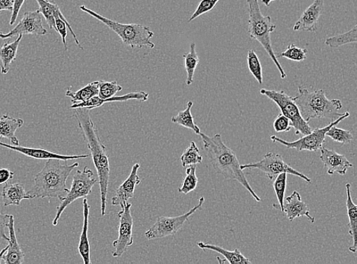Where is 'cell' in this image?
Segmentation results:
<instances>
[{
	"instance_id": "cell-1",
	"label": "cell",
	"mask_w": 357,
	"mask_h": 264,
	"mask_svg": "<svg viewBox=\"0 0 357 264\" xmlns=\"http://www.w3.org/2000/svg\"><path fill=\"white\" fill-rule=\"evenodd\" d=\"M74 110L73 116L77 121L78 127L92 155L93 162L98 173V181L100 186L101 214L102 216H105L110 183L109 156L107 153L106 146L98 135V129L91 118V111L85 108Z\"/></svg>"
},
{
	"instance_id": "cell-2",
	"label": "cell",
	"mask_w": 357,
	"mask_h": 264,
	"mask_svg": "<svg viewBox=\"0 0 357 264\" xmlns=\"http://www.w3.org/2000/svg\"><path fill=\"white\" fill-rule=\"evenodd\" d=\"M202 137L204 150L213 169L227 180H236L251 194L257 202L261 198L257 195L241 169V164L234 150L223 143L220 134L209 137L204 133L199 134Z\"/></svg>"
},
{
	"instance_id": "cell-3",
	"label": "cell",
	"mask_w": 357,
	"mask_h": 264,
	"mask_svg": "<svg viewBox=\"0 0 357 264\" xmlns=\"http://www.w3.org/2000/svg\"><path fill=\"white\" fill-rule=\"evenodd\" d=\"M60 160H48L34 179V186L28 192L34 198H58L61 200L68 192L66 181L70 173L79 166L78 162L63 164Z\"/></svg>"
},
{
	"instance_id": "cell-4",
	"label": "cell",
	"mask_w": 357,
	"mask_h": 264,
	"mask_svg": "<svg viewBox=\"0 0 357 264\" xmlns=\"http://www.w3.org/2000/svg\"><path fill=\"white\" fill-rule=\"evenodd\" d=\"M294 99L303 118L309 123L313 119H328L332 122L345 113H340L343 107L342 102L339 99L330 100L323 89L310 92L305 87L298 86V94Z\"/></svg>"
},
{
	"instance_id": "cell-5",
	"label": "cell",
	"mask_w": 357,
	"mask_h": 264,
	"mask_svg": "<svg viewBox=\"0 0 357 264\" xmlns=\"http://www.w3.org/2000/svg\"><path fill=\"white\" fill-rule=\"evenodd\" d=\"M248 5V28L249 37L255 39L261 45L268 53L271 59L275 63L281 79L287 77V73L279 63L278 57L273 52L271 45V33L277 29L276 24L272 22L270 15H264L260 9L259 0H247Z\"/></svg>"
},
{
	"instance_id": "cell-6",
	"label": "cell",
	"mask_w": 357,
	"mask_h": 264,
	"mask_svg": "<svg viewBox=\"0 0 357 264\" xmlns=\"http://www.w3.org/2000/svg\"><path fill=\"white\" fill-rule=\"evenodd\" d=\"M79 9L103 23L105 26L109 28L119 36L124 45L132 49L144 47L153 49L155 47L151 40L154 36V33L147 26L139 24H123L111 20L89 9L85 6H81Z\"/></svg>"
},
{
	"instance_id": "cell-7",
	"label": "cell",
	"mask_w": 357,
	"mask_h": 264,
	"mask_svg": "<svg viewBox=\"0 0 357 264\" xmlns=\"http://www.w3.org/2000/svg\"><path fill=\"white\" fill-rule=\"evenodd\" d=\"M98 183L94 173L88 167L82 170H77L73 178L71 188L68 193L61 198V203L57 206L56 216L53 220V226H56L58 221L61 219L64 210L80 198L87 197L92 193L93 188Z\"/></svg>"
},
{
	"instance_id": "cell-8",
	"label": "cell",
	"mask_w": 357,
	"mask_h": 264,
	"mask_svg": "<svg viewBox=\"0 0 357 264\" xmlns=\"http://www.w3.org/2000/svg\"><path fill=\"white\" fill-rule=\"evenodd\" d=\"M260 93L275 102L295 130L296 135H307L312 131L309 122L305 121L301 114L300 109L294 101V97L288 95L284 91H275L262 88Z\"/></svg>"
},
{
	"instance_id": "cell-9",
	"label": "cell",
	"mask_w": 357,
	"mask_h": 264,
	"mask_svg": "<svg viewBox=\"0 0 357 264\" xmlns=\"http://www.w3.org/2000/svg\"><path fill=\"white\" fill-rule=\"evenodd\" d=\"M350 116V113L345 112L343 116L332 121L325 127L317 128L312 130L310 134L303 136L294 142H287L276 136H271V139L273 143H280L288 148H294L297 151L317 152L321 150L324 143H326V133L328 130L338 125L340 122Z\"/></svg>"
},
{
	"instance_id": "cell-10",
	"label": "cell",
	"mask_w": 357,
	"mask_h": 264,
	"mask_svg": "<svg viewBox=\"0 0 357 264\" xmlns=\"http://www.w3.org/2000/svg\"><path fill=\"white\" fill-rule=\"evenodd\" d=\"M241 169L243 171L245 169L259 170L272 181L281 173H287V174L293 175L304 180L307 183L311 184L312 183L310 178L290 167L280 154L273 152L266 154L261 161L242 164Z\"/></svg>"
},
{
	"instance_id": "cell-11",
	"label": "cell",
	"mask_w": 357,
	"mask_h": 264,
	"mask_svg": "<svg viewBox=\"0 0 357 264\" xmlns=\"http://www.w3.org/2000/svg\"><path fill=\"white\" fill-rule=\"evenodd\" d=\"M204 203V197L202 196L195 208L183 214V215L174 217H158L154 225L146 231L145 233L146 238L149 239V240H153V239L162 238L176 235L178 231L184 226L189 218L192 217L197 210L202 208Z\"/></svg>"
},
{
	"instance_id": "cell-12",
	"label": "cell",
	"mask_w": 357,
	"mask_h": 264,
	"mask_svg": "<svg viewBox=\"0 0 357 264\" xmlns=\"http://www.w3.org/2000/svg\"><path fill=\"white\" fill-rule=\"evenodd\" d=\"M121 210L118 213L119 219V237L113 242L114 251V258H120L128 250V247L134 244V219L131 215L132 204L126 203L121 205Z\"/></svg>"
},
{
	"instance_id": "cell-13",
	"label": "cell",
	"mask_w": 357,
	"mask_h": 264,
	"mask_svg": "<svg viewBox=\"0 0 357 264\" xmlns=\"http://www.w3.org/2000/svg\"><path fill=\"white\" fill-rule=\"evenodd\" d=\"M47 34V31L43 26L41 13L36 10L24 13L17 26L10 32L3 33L0 31V39H10L24 35L44 36Z\"/></svg>"
},
{
	"instance_id": "cell-14",
	"label": "cell",
	"mask_w": 357,
	"mask_h": 264,
	"mask_svg": "<svg viewBox=\"0 0 357 264\" xmlns=\"http://www.w3.org/2000/svg\"><path fill=\"white\" fill-rule=\"evenodd\" d=\"M0 146L9 148V150L21 153L29 158L38 160H60L61 161L79 160L88 158L89 155H61L47 151L41 148H30L20 146H13L0 141Z\"/></svg>"
},
{
	"instance_id": "cell-15",
	"label": "cell",
	"mask_w": 357,
	"mask_h": 264,
	"mask_svg": "<svg viewBox=\"0 0 357 264\" xmlns=\"http://www.w3.org/2000/svg\"><path fill=\"white\" fill-rule=\"evenodd\" d=\"M148 98L149 94L147 93L142 92V91H140V92L128 93L121 96L114 95L107 99H102L96 95L90 98L89 100L85 102L73 104L70 107V109L74 110L76 109L85 108L92 111L93 109L100 108V107L103 106L105 103L123 102L129 100H137L141 102H145L148 100Z\"/></svg>"
},
{
	"instance_id": "cell-16",
	"label": "cell",
	"mask_w": 357,
	"mask_h": 264,
	"mask_svg": "<svg viewBox=\"0 0 357 264\" xmlns=\"http://www.w3.org/2000/svg\"><path fill=\"white\" fill-rule=\"evenodd\" d=\"M320 150V160L327 169L328 175L331 176L337 172L340 176H345L347 170L353 167V164L344 155L327 148L322 147Z\"/></svg>"
},
{
	"instance_id": "cell-17",
	"label": "cell",
	"mask_w": 357,
	"mask_h": 264,
	"mask_svg": "<svg viewBox=\"0 0 357 264\" xmlns=\"http://www.w3.org/2000/svg\"><path fill=\"white\" fill-rule=\"evenodd\" d=\"M139 168V164H135L132 167L128 178L116 189L112 200L113 205H121L126 203L131 198L135 197L136 187L141 183V180L137 175Z\"/></svg>"
},
{
	"instance_id": "cell-18",
	"label": "cell",
	"mask_w": 357,
	"mask_h": 264,
	"mask_svg": "<svg viewBox=\"0 0 357 264\" xmlns=\"http://www.w3.org/2000/svg\"><path fill=\"white\" fill-rule=\"evenodd\" d=\"M324 10V0H314L311 6L304 10L300 19L294 24V31L314 32L317 30L318 22Z\"/></svg>"
},
{
	"instance_id": "cell-19",
	"label": "cell",
	"mask_w": 357,
	"mask_h": 264,
	"mask_svg": "<svg viewBox=\"0 0 357 264\" xmlns=\"http://www.w3.org/2000/svg\"><path fill=\"white\" fill-rule=\"evenodd\" d=\"M284 203V211L290 222L295 219L305 217L312 224H314L315 219L310 215V212L306 203L302 201L300 193H294L287 196Z\"/></svg>"
},
{
	"instance_id": "cell-20",
	"label": "cell",
	"mask_w": 357,
	"mask_h": 264,
	"mask_svg": "<svg viewBox=\"0 0 357 264\" xmlns=\"http://www.w3.org/2000/svg\"><path fill=\"white\" fill-rule=\"evenodd\" d=\"M9 229V244L3 257V263L6 264H21L24 260V253L16 238L15 230V219L13 215L10 217L9 224L7 226Z\"/></svg>"
},
{
	"instance_id": "cell-21",
	"label": "cell",
	"mask_w": 357,
	"mask_h": 264,
	"mask_svg": "<svg viewBox=\"0 0 357 264\" xmlns=\"http://www.w3.org/2000/svg\"><path fill=\"white\" fill-rule=\"evenodd\" d=\"M83 226L80 235V240L78 246V250L83 263L85 264H91L90 256V244L88 238L89 222V211L90 205L87 198L83 200Z\"/></svg>"
},
{
	"instance_id": "cell-22",
	"label": "cell",
	"mask_w": 357,
	"mask_h": 264,
	"mask_svg": "<svg viewBox=\"0 0 357 264\" xmlns=\"http://www.w3.org/2000/svg\"><path fill=\"white\" fill-rule=\"evenodd\" d=\"M1 196L4 206L20 205L22 201L31 199L24 185L20 183H6L3 187Z\"/></svg>"
},
{
	"instance_id": "cell-23",
	"label": "cell",
	"mask_w": 357,
	"mask_h": 264,
	"mask_svg": "<svg viewBox=\"0 0 357 264\" xmlns=\"http://www.w3.org/2000/svg\"><path fill=\"white\" fill-rule=\"evenodd\" d=\"M24 125L21 118H14L8 114L0 118V139H9L13 146H20V140L15 137V132ZM1 141V140H0Z\"/></svg>"
},
{
	"instance_id": "cell-24",
	"label": "cell",
	"mask_w": 357,
	"mask_h": 264,
	"mask_svg": "<svg viewBox=\"0 0 357 264\" xmlns=\"http://www.w3.org/2000/svg\"><path fill=\"white\" fill-rule=\"evenodd\" d=\"M347 192V212L349 219V234L352 238L353 244L349 247L351 253L356 251V229H357V206L354 203L351 196V185L347 183L345 186Z\"/></svg>"
},
{
	"instance_id": "cell-25",
	"label": "cell",
	"mask_w": 357,
	"mask_h": 264,
	"mask_svg": "<svg viewBox=\"0 0 357 264\" xmlns=\"http://www.w3.org/2000/svg\"><path fill=\"white\" fill-rule=\"evenodd\" d=\"M23 36H18L13 42L5 43L0 47V61H1V73L7 74L12 63L17 57L18 49Z\"/></svg>"
},
{
	"instance_id": "cell-26",
	"label": "cell",
	"mask_w": 357,
	"mask_h": 264,
	"mask_svg": "<svg viewBox=\"0 0 357 264\" xmlns=\"http://www.w3.org/2000/svg\"><path fill=\"white\" fill-rule=\"evenodd\" d=\"M197 246L204 251H211L218 252L223 256L225 261L231 264H250L252 262L245 257L238 249L228 251L222 249L220 246L204 242H198Z\"/></svg>"
},
{
	"instance_id": "cell-27",
	"label": "cell",
	"mask_w": 357,
	"mask_h": 264,
	"mask_svg": "<svg viewBox=\"0 0 357 264\" xmlns=\"http://www.w3.org/2000/svg\"><path fill=\"white\" fill-rule=\"evenodd\" d=\"M99 81H95L81 88L77 92H73L70 86L66 91V96L70 97L73 104L85 102L94 96L98 95Z\"/></svg>"
},
{
	"instance_id": "cell-28",
	"label": "cell",
	"mask_w": 357,
	"mask_h": 264,
	"mask_svg": "<svg viewBox=\"0 0 357 264\" xmlns=\"http://www.w3.org/2000/svg\"><path fill=\"white\" fill-rule=\"evenodd\" d=\"M194 103L189 101L187 103V108L184 111L178 112L176 116L172 118V122L176 125L192 130L197 135L201 134V129L195 123L192 114V109Z\"/></svg>"
},
{
	"instance_id": "cell-29",
	"label": "cell",
	"mask_w": 357,
	"mask_h": 264,
	"mask_svg": "<svg viewBox=\"0 0 357 264\" xmlns=\"http://www.w3.org/2000/svg\"><path fill=\"white\" fill-rule=\"evenodd\" d=\"M185 68L187 72V86H190L193 84L195 72L200 62L199 56L196 52V45L192 43L190 46V51L188 53L184 54Z\"/></svg>"
},
{
	"instance_id": "cell-30",
	"label": "cell",
	"mask_w": 357,
	"mask_h": 264,
	"mask_svg": "<svg viewBox=\"0 0 357 264\" xmlns=\"http://www.w3.org/2000/svg\"><path fill=\"white\" fill-rule=\"evenodd\" d=\"M61 13H62L61 11H59L54 15L55 31H57L58 33H59V35L61 36V37L62 38V42L64 46L65 51L66 52L68 51V42H66V36H68V29H69V30L70 31L71 34L73 36L75 41H76V43L78 45V47L79 48H81L82 49H83V48L81 46V44L79 42V40L77 35L75 34V32L72 29L69 22L68 20H66V18L62 20L60 17V14Z\"/></svg>"
},
{
	"instance_id": "cell-31",
	"label": "cell",
	"mask_w": 357,
	"mask_h": 264,
	"mask_svg": "<svg viewBox=\"0 0 357 264\" xmlns=\"http://www.w3.org/2000/svg\"><path fill=\"white\" fill-rule=\"evenodd\" d=\"M287 174L281 173L275 180H273V187L277 196L278 203H273V208L280 210L282 212L284 211V203L285 200V193L287 189Z\"/></svg>"
},
{
	"instance_id": "cell-32",
	"label": "cell",
	"mask_w": 357,
	"mask_h": 264,
	"mask_svg": "<svg viewBox=\"0 0 357 264\" xmlns=\"http://www.w3.org/2000/svg\"><path fill=\"white\" fill-rule=\"evenodd\" d=\"M356 28L354 26L350 31L343 33V34L330 37L326 40V45L331 48H338L345 45L356 43Z\"/></svg>"
},
{
	"instance_id": "cell-33",
	"label": "cell",
	"mask_w": 357,
	"mask_h": 264,
	"mask_svg": "<svg viewBox=\"0 0 357 264\" xmlns=\"http://www.w3.org/2000/svg\"><path fill=\"white\" fill-rule=\"evenodd\" d=\"M36 1L39 5L38 10L43 15L49 28L55 29L54 15L61 11L59 6L54 2H50L49 0H36Z\"/></svg>"
},
{
	"instance_id": "cell-34",
	"label": "cell",
	"mask_w": 357,
	"mask_h": 264,
	"mask_svg": "<svg viewBox=\"0 0 357 264\" xmlns=\"http://www.w3.org/2000/svg\"><path fill=\"white\" fill-rule=\"evenodd\" d=\"M180 160L182 166L185 168L193 166V164L197 166V164H201L203 162V156L200 154V150L196 143L192 142L182 153Z\"/></svg>"
},
{
	"instance_id": "cell-35",
	"label": "cell",
	"mask_w": 357,
	"mask_h": 264,
	"mask_svg": "<svg viewBox=\"0 0 357 264\" xmlns=\"http://www.w3.org/2000/svg\"><path fill=\"white\" fill-rule=\"evenodd\" d=\"M196 164L189 166L186 169L185 176L182 181L181 186L178 188V192L182 194H188L195 191L197 187L198 178L196 176Z\"/></svg>"
},
{
	"instance_id": "cell-36",
	"label": "cell",
	"mask_w": 357,
	"mask_h": 264,
	"mask_svg": "<svg viewBox=\"0 0 357 264\" xmlns=\"http://www.w3.org/2000/svg\"><path fill=\"white\" fill-rule=\"evenodd\" d=\"M247 63L249 71L251 72L257 82L261 85L263 84L262 65L259 57L257 56L253 49H250L248 53Z\"/></svg>"
},
{
	"instance_id": "cell-37",
	"label": "cell",
	"mask_w": 357,
	"mask_h": 264,
	"mask_svg": "<svg viewBox=\"0 0 357 264\" xmlns=\"http://www.w3.org/2000/svg\"><path fill=\"white\" fill-rule=\"evenodd\" d=\"M326 137H330L333 141L342 143V145L351 144L354 141V136L351 131L338 128L336 125L328 130Z\"/></svg>"
},
{
	"instance_id": "cell-38",
	"label": "cell",
	"mask_w": 357,
	"mask_h": 264,
	"mask_svg": "<svg viewBox=\"0 0 357 264\" xmlns=\"http://www.w3.org/2000/svg\"><path fill=\"white\" fill-rule=\"evenodd\" d=\"M98 95L102 99H107L114 96L122 91L123 88L116 81H107L99 80Z\"/></svg>"
},
{
	"instance_id": "cell-39",
	"label": "cell",
	"mask_w": 357,
	"mask_h": 264,
	"mask_svg": "<svg viewBox=\"0 0 357 264\" xmlns=\"http://www.w3.org/2000/svg\"><path fill=\"white\" fill-rule=\"evenodd\" d=\"M306 54V49L298 47L296 45L292 44L289 45L284 51L281 53L280 56L291 61L303 62L307 59Z\"/></svg>"
},
{
	"instance_id": "cell-40",
	"label": "cell",
	"mask_w": 357,
	"mask_h": 264,
	"mask_svg": "<svg viewBox=\"0 0 357 264\" xmlns=\"http://www.w3.org/2000/svg\"><path fill=\"white\" fill-rule=\"evenodd\" d=\"M219 2L220 0H202L199 3L195 12L190 16L188 22H192L200 16L211 12Z\"/></svg>"
},
{
	"instance_id": "cell-41",
	"label": "cell",
	"mask_w": 357,
	"mask_h": 264,
	"mask_svg": "<svg viewBox=\"0 0 357 264\" xmlns=\"http://www.w3.org/2000/svg\"><path fill=\"white\" fill-rule=\"evenodd\" d=\"M291 127V122L283 114L278 115L273 122V128L277 133H287Z\"/></svg>"
},
{
	"instance_id": "cell-42",
	"label": "cell",
	"mask_w": 357,
	"mask_h": 264,
	"mask_svg": "<svg viewBox=\"0 0 357 264\" xmlns=\"http://www.w3.org/2000/svg\"><path fill=\"white\" fill-rule=\"evenodd\" d=\"M10 217V215L3 213L0 210V238L7 242L9 241V237L6 236L5 229L9 224Z\"/></svg>"
},
{
	"instance_id": "cell-43",
	"label": "cell",
	"mask_w": 357,
	"mask_h": 264,
	"mask_svg": "<svg viewBox=\"0 0 357 264\" xmlns=\"http://www.w3.org/2000/svg\"><path fill=\"white\" fill-rule=\"evenodd\" d=\"M24 2H26V0H14V6L10 22V26H13L15 22L17 21L19 14Z\"/></svg>"
},
{
	"instance_id": "cell-44",
	"label": "cell",
	"mask_w": 357,
	"mask_h": 264,
	"mask_svg": "<svg viewBox=\"0 0 357 264\" xmlns=\"http://www.w3.org/2000/svg\"><path fill=\"white\" fill-rule=\"evenodd\" d=\"M15 173L7 169H0V185H6L13 179Z\"/></svg>"
},
{
	"instance_id": "cell-45",
	"label": "cell",
	"mask_w": 357,
	"mask_h": 264,
	"mask_svg": "<svg viewBox=\"0 0 357 264\" xmlns=\"http://www.w3.org/2000/svg\"><path fill=\"white\" fill-rule=\"evenodd\" d=\"M14 0H0V13L2 11L13 12Z\"/></svg>"
},
{
	"instance_id": "cell-46",
	"label": "cell",
	"mask_w": 357,
	"mask_h": 264,
	"mask_svg": "<svg viewBox=\"0 0 357 264\" xmlns=\"http://www.w3.org/2000/svg\"><path fill=\"white\" fill-rule=\"evenodd\" d=\"M7 249H8V247H5V249H3V250L1 251V252H0V263H1L3 262L4 255H5V254L6 253Z\"/></svg>"
},
{
	"instance_id": "cell-47",
	"label": "cell",
	"mask_w": 357,
	"mask_h": 264,
	"mask_svg": "<svg viewBox=\"0 0 357 264\" xmlns=\"http://www.w3.org/2000/svg\"><path fill=\"white\" fill-rule=\"evenodd\" d=\"M275 1H276V0H261L263 4L266 6H270V5Z\"/></svg>"
}]
</instances>
